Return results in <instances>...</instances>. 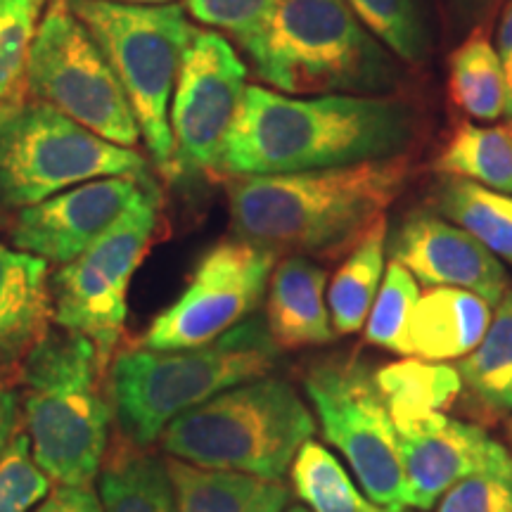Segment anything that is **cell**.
I'll list each match as a JSON object with an SVG mask.
<instances>
[{"label":"cell","instance_id":"obj_27","mask_svg":"<svg viewBox=\"0 0 512 512\" xmlns=\"http://www.w3.org/2000/svg\"><path fill=\"white\" fill-rule=\"evenodd\" d=\"M448 91L460 112L475 121H496L505 112L503 62L482 27L453 50L448 62Z\"/></svg>","mask_w":512,"mask_h":512},{"label":"cell","instance_id":"obj_13","mask_svg":"<svg viewBox=\"0 0 512 512\" xmlns=\"http://www.w3.org/2000/svg\"><path fill=\"white\" fill-rule=\"evenodd\" d=\"M247 67L216 31L195 29L171 98L176 176L221 171L223 145L245 95Z\"/></svg>","mask_w":512,"mask_h":512},{"label":"cell","instance_id":"obj_10","mask_svg":"<svg viewBox=\"0 0 512 512\" xmlns=\"http://www.w3.org/2000/svg\"><path fill=\"white\" fill-rule=\"evenodd\" d=\"M304 389L323 437L347 460L363 494L387 512L406 510L401 437L375 373L354 356H332L306 370Z\"/></svg>","mask_w":512,"mask_h":512},{"label":"cell","instance_id":"obj_25","mask_svg":"<svg viewBox=\"0 0 512 512\" xmlns=\"http://www.w3.org/2000/svg\"><path fill=\"white\" fill-rule=\"evenodd\" d=\"M439 174L512 195V124L463 121L434 162Z\"/></svg>","mask_w":512,"mask_h":512},{"label":"cell","instance_id":"obj_3","mask_svg":"<svg viewBox=\"0 0 512 512\" xmlns=\"http://www.w3.org/2000/svg\"><path fill=\"white\" fill-rule=\"evenodd\" d=\"M278 358V344L256 318L195 349L157 351L138 344L112 363L114 413L131 444L145 448L183 413L242 382L271 375Z\"/></svg>","mask_w":512,"mask_h":512},{"label":"cell","instance_id":"obj_23","mask_svg":"<svg viewBox=\"0 0 512 512\" xmlns=\"http://www.w3.org/2000/svg\"><path fill=\"white\" fill-rule=\"evenodd\" d=\"M387 219H377L351 247L328 287V309L335 335H354L366 328L368 313L384 280Z\"/></svg>","mask_w":512,"mask_h":512},{"label":"cell","instance_id":"obj_30","mask_svg":"<svg viewBox=\"0 0 512 512\" xmlns=\"http://www.w3.org/2000/svg\"><path fill=\"white\" fill-rule=\"evenodd\" d=\"M358 22L394 57L420 64L430 55V31L418 0H347Z\"/></svg>","mask_w":512,"mask_h":512},{"label":"cell","instance_id":"obj_5","mask_svg":"<svg viewBox=\"0 0 512 512\" xmlns=\"http://www.w3.org/2000/svg\"><path fill=\"white\" fill-rule=\"evenodd\" d=\"M316 434V420L283 377H256L216 394L162 432L171 458L204 470L280 479Z\"/></svg>","mask_w":512,"mask_h":512},{"label":"cell","instance_id":"obj_7","mask_svg":"<svg viewBox=\"0 0 512 512\" xmlns=\"http://www.w3.org/2000/svg\"><path fill=\"white\" fill-rule=\"evenodd\" d=\"M88 29L131 102L150 162L176 178L171 98L181 57L195 27L181 5H121L110 0H67Z\"/></svg>","mask_w":512,"mask_h":512},{"label":"cell","instance_id":"obj_40","mask_svg":"<svg viewBox=\"0 0 512 512\" xmlns=\"http://www.w3.org/2000/svg\"><path fill=\"white\" fill-rule=\"evenodd\" d=\"M287 512H311V510H306V508H290Z\"/></svg>","mask_w":512,"mask_h":512},{"label":"cell","instance_id":"obj_11","mask_svg":"<svg viewBox=\"0 0 512 512\" xmlns=\"http://www.w3.org/2000/svg\"><path fill=\"white\" fill-rule=\"evenodd\" d=\"M29 95L48 102L95 136L136 150L140 128L131 102L67 0H48L27 72Z\"/></svg>","mask_w":512,"mask_h":512},{"label":"cell","instance_id":"obj_20","mask_svg":"<svg viewBox=\"0 0 512 512\" xmlns=\"http://www.w3.org/2000/svg\"><path fill=\"white\" fill-rule=\"evenodd\" d=\"M174 482L176 512H283L290 491L280 479L240 472L204 470L183 460H166Z\"/></svg>","mask_w":512,"mask_h":512},{"label":"cell","instance_id":"obj_37","mask_svg":"<svg viewBox=\"0 0 512 512\" xmlns=\"http://www.w3.org/2000/svg\"><path fill=\"white\" fill-rule=\"evenodd\" d=\"M19 422V394L8 377H0V453L15 437Z\"/></svg>","mask_w":512,"mask_h":512},{"label":"cell","instance_id":"obj_24","mask_svg":"<svg viewBox=\"0 0 512 512\" xmlns=\"http://www.w3.org/2000/svg\"><path fill=\"white\" fill-rule=\"evenodd\" d=\"M105 512H176L169 467L140 446L121 444L100 467Z\"/></svg>","mask_w":512,"mask_h":512},{"label":"cell","instance_id":"obj_17","mask_svg":"<svg viewBox=\"0 0 512 512\" xmlns=\"http://www.w3.org/2000/svg\"><path fill=\"white\" fill-rule=\"evenodd\" d=\"M491 304L460 287H430L411 309L394 354L420 361H460L482 342Z\"/></svg>","mask_w":512,"mask_h":512},{"label":"cell","instance_id":"obj_28","mask_svg":"<svg viewBox=\"0 0 512 512\" xmlns=\"http://www.w3.org/2000/svg\"><path fill=\"white\" fill-rule=\"evenodd\" d=\"M292 489L311 512H387L375 505L349 477L342 463L309 439L292 460Z\"/></svg>","mask_w":512,"mask_h":512},{"label":"cell","instance_id":"obj_4","mask_svg":"<svg viewBox=\"0 0 512 512\" xmlns=\"http://www.w3.org/2000/svg\"><path fill=\"white\" fill-rule=\"evenodd\" d=\"M31 453L57 484H93L110 444V403L91 339L48 330L19 370Z\"/></svg>","mask_w":512,"mask_h":512},{"label":"cell","instance_id":"obj_8","mask_svg":"<svg viewBox=\"0 0 512 512\" xmlns=\"http://www.w3.org/2000/svg\"><path fill=\"white\" fill-rule=\"evenodd\" d=\"M110 176H150V159L95 136L48 102L27 98L0 112V202L24 209Z\"/></svg>","mask_w":512,"mask_h":512},{"label":"cell","instance_id":"obj_36","mask_svg":"<svg viewBox=\"0 0 512 512\" xmlns=\"http://www.w3.org/2000/svg\"><path fill=\"white\" fill-rule=\"evenodd\" d=\"M453 29L479 27V22L491 15L501 0H446Z\"/></svg>","mask_w":512,"mask_h":512},{"label":"cell","instance_id":"obj_34","mask_svg":"<svg viewBox=\"0 0 512 512\" xmlns=\"http://www.w3.org/2000/svg\"><path fill=\"white\" fill-rule=\"evenodd\" d=\"M437 512H512V467L477 472L451 486Z\"/></svg>","mask_w":512,"mask_h":512},{"label":"cell","instance_id":"obj_38","mask_svg":"<svg viewBox=\"0 0 512 512\" xmlns=\"http://www.w3.org/2000/svg\"><path fill=\"white\" fill-rule=\"evenodd\" d=\"M498 55H501L503 62V79H505V117H508V124H512V43L503 48H496Z\"/></svg>","mask_w":512,"mask_h":512},{"label":"cell","instance_id":"obj_21","mask_svg":"<svg viewBox=\"0 0 512 512\" xmlns=\"http://www.w3.org/2000/svg\"><path fill=\"white\" fill-rule=\"evenodd\" d=\"M375 382L387 403L396 432H406L418 422L444 413L463 392L456 368L446 363L420 361V358L389 363L377 370Z\"/></svg>","mask_w":512,"mask_h":512},{"label":"cell","instance_id":"obj_33","mask_svg":"<svg viewBox=\"0 0 512 512\" xmlns=\"http://www.w3.org/2000/svg\"><path fill=\"white\" fill-rule=\"evenodd\" d=\"M50 494V477L31 453L29 434L17 432L0 453V512H29Z\"/></svg>","mask_w":512,"mask_h":512},{"label":"cell","instance_id":"obj_32","mask_svg":"<svg viewBox=\"0 0 512 512\" xmlns=\"http://www.w3.org/2000/svg\"><path fill=\"white\" fill-rule=\"evenodd\" d=\"M278 0H185V8L204 27L233 36L252 57L259 48Z\"/></svg>","mask_w":512,"mask_h":512},{"label":"cell","instance_id":"obj_2","mask_svg":"<svg viewBox=\"0 0 512 512\" xmlns=\"http://www.w3.org/2000/svg\"><path fill=\"white\" fill-rule=\"evenodd\" d=\"M411 176L406 157L335 169L235 178L228 185L238 240L275 254L332 256L382 219Z\"/></svg>","mask_w":512,"mask_h":512},{"label":"cell","instance_id":"obj_29","mask_svg":"<svg viewBox=\"0 0 512 512\" xmlns=\"http://www.w3.org/2000/svg\"><path fill=\"white\" fill-rule=\"evenodd\" d=\"M48 0H0V112L27 100L29 57Z\"/></svg>","mask_w":512,"mask_h":512},{"label":"cell","instance_id":"obj_39","mask_svg":"<svg viewBox=\"0 0 512 512\" xmlns=\"http://www.w3.org/2000/svg\"><path fill=\"white\" fill-rule=\"evenodd\" d=\"M110 3H121V5H169L174 0H110Z\"/></svg>","mask_w":512,"mask_h":512},{"label":"cell","instance_id":"obj_12","mask_svg":"<svg viewBox=\"0 0 512 512\" xmlns=\"http://www.w3.org/2000/svg\"><path fill=\"white\" fill-rule=\"evenodd\" d=\"M275 261L278 254L252 242H216L138 344L157 351L195 349L238 328L264 299Z\"/></svg>","mask_w":512,"mask_h":512},{"label":"cell","instance_id":"obj_1","mask_svg":"<svg viewBox=\"0 0 512 512\" xmlns=\"http://www.w3.org/2000/svg\"><path fill=\"white\" fill-rule=\"evenodd\" d=\"M418 136V114L392 95L328 93L294 98L247 86L223 145L221 171L280 176L401 157Z\"/></svg>","mask_w":512,"mask_h":512},{"label":"cell","instance_id":"obj_41","mask_svg":"<svg viewBox=\"0 0 512 512\" xmlns=\"http://www.w3.org/2000/svg\"><path fill=\"white\" fill-rule=\"evenodd\" d=\"M508 432H510V441H512V418H510V425H508Z\"/></svg>","mask_w":512,"mask_h":512},{"label":"cell","instance_id":"obj_22","mask_svg":"<svg viewBox=\"0 0 512 512\" xmlns=\"http://www.w3.org/2000/svg\"><path fill=\"white\" fill-rule=\"evenodd\" d=\"M463 392L489 418L512 415V290H505L482 342L458 361Z\"/></svg>","mask_w":512,"mask_h":512},{"label":"cell","instance_id":"obj_18","mask_svg":"<svg viewBox=\"0 0 512 512\" xmlns=\"http://www.w3.org/2000/svg\"><path fill=\"white\" fill-rule=\"evenodd\" d=\"M48 261L0 242V377L12 380L48 335Z\"/></svg>","mask_w":512,"mask_h":512},{"label":"cell","instance_id":"obj_14","mask_svg":"<svg viewBox=\"0 0 512 512\" xmlns=\"http://www.w3.org/2000/svg\"><path fill=\"white\" fill-rule=\"evenodd\" d=\"M152 183V176H110L57 192L17 211L10 228L12 245L48 264H69L102 238Z\"/></svg>","mask_w":512,"mask_h":512},{"label":"cell","instance_id":"obj_35","mask_svg":"<svg viewBox=\"0 0 512 512\" xmlns=\"http://www.w3.org/2000/svg\"><path fill=\"white\" fill-rule=\"evenodd\" d=\"M36 512H105V508L91 484H57Z\"/></svg>","mask_w":512,"mask_h":512},{"label":"cell","instance_id":"obj_16","mask_svg":"<svg viewBox=\"0 0 512 512\" xmlns=\"http://www.w3.org/2000/svg\"><path fill=\"white\" fill-rule=\"evenodd\" d=\"M392 261L408 268L427 287H460L496 306L508 290L501 259L465 228L432 211L406 216L387 240Z\"/></svg>","mask_w":512,"mask_h":512},{"label":"cell","instance_id":"obj_19","mask_svg":"<svg viewBox=\"0 0 512 512\" xmlns=\"http://www.w3.org/2000/svg\"><path fill=\"white\" fill-rule=\"evenodd\" d=\"M328 273L306 256H287L268 280L266 328L278 349L323 347L335 339L328 309Z\"/></svg>","mask_w":512,"mask_h":512},{"label":"cell","instance_id":"obj_15","mask_svg":"<svg viewBox=\"0 0 512 512\" xmlns=\"http://www.w3.org/2000/svg\"><path fill=\"white\" fill-rule=\"evenodd\" d=\"M406 508L432 510L451 486L489 470H510L512 453L479 425L444 413L399 432Z\"/></svg>","mask_w":512,"mask_h":512},{"label":"cell","instance_id":"obj_31","mask_svg":"<svg viewBox=\"0 0 512 512\" xmlns=\"http://www.w3.org/2000/svg\"><path fill=\"white\" fill-rule=\"evenodd\" d=\"M418 297L420 290L411 271L392 261L387 273H384L373 309L368 313L366 342L373 344V347L394 351Z\"/></svg>","mask_w":512,"mask_h":512},{"label":"cell","instance_id":"obj_26","mask_svg":"<svg viewBox=\"0 0 512 512\" xmlns=\"http://www.w3.org/2000/svg\"><path fill=\"white\" fill-rule=\"evenodd\" d=\"M434 204L444 219L465 228L491 254L512 264V195L446 176L434 192Z\"/></svg>","mask_w":512,"mask_h":512},{"label":"cell","instance_id":"obj_6","mask_svg":"<svg viewBox=\"0 0 512 512\" xmlns=\"http://www.w3.org/2000/svg\"><path fill=\"white\" fill-rule=\"evenodd\" d=\"M249 60L285 93L377 95L394 88L399 74L347 0H278Z\"/></svg>","mask_w":512,"mask_h":512},{"label":"cell","instance_id":"obj_9","mask_svg":"<svg viewBox=\"0 0 512 512\" xmlns=\"http://www.w3.org/2000/svg\"><path fill=\"white\" fill-rule=\"evenodd\" d=\"M162 192L155 183L81 256L50 275V306L62 330L91 339L102 373L124 335L128 287L152 245Z\"/></svg>","mask_w":512,"mask_h":512}]
</instances>
